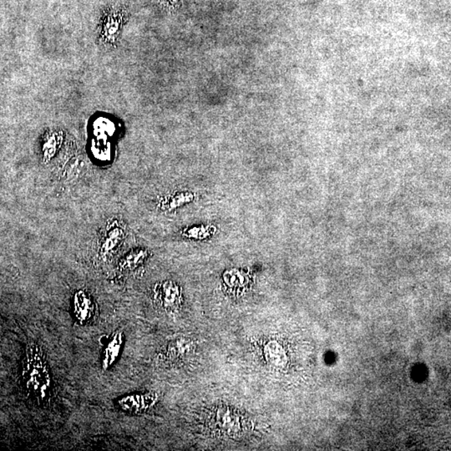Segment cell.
Listing matches in <instances>:
<instances>
[{
	"mask_svg": "<svg viewBox=\"0 0 451 451\" xmlns=\"http://www.w3.org/2000/svg\"><path fill=\"white\" fill-rule=\"evenodd\" d=\"M21 377L27 397L39 406H48L53 395L52 376L45 351L36 342L27 344Z\"/></svg>",
	"mask_w": 451,
	"mask_h": 451,
	"instance_id": "obj_1",
	"label": "cell"
},
{
	"mask_svg": "<svg viewBox=\"0 0 451 451\" xmlns=\"http://www.w3.org/2000/svg\"><path fill=\"white\" fill-rule=\"evenodd\" d=\"M129 17L130 12L123 3H113L105 8L98 26V44L105 49L117 48Z\"/></svg>",
	"mask_w": 451,
	"mask_h": 451,
	"instance_id": "obj_2",
	"label": "cell"
},
{
	"mask_svg": "<svg viewBox=\"0 0 451 451\" xmlns=\"http://www.w3.org/2000/svg\"><path fill=\"white\" fill-rule=\"evenodd\" d=\"M72 306L74 319L82 326L92 324L96 320L97 304L92 296L85 290L79 289L74 292Z\"/></svg>",
	"mask_w": 451,
	"mask_h": 451,
	"instance_id": "obj_3",
	"label": "cell"
},
{
	"mask_svg": "<svg viewBox=\"0 0 451 451\" xmlns=\"http://www.w3.org/2000/svg\"><path fill=\"white\" fill-rule=\"evenodd\" d=\"M154 299L165 311H178L182 302V289L174 281L160 282L154 289Z\"/></svg>",
	"mask_w": 451,
	"mask_h": 451,
	"instance_id": "obj_4",
	"label": "cell"
},
{
	"mask_svg": "<svg viewBox=\"0 0 451 451\" xmlns=\"http://www.w3.org/2000/svg\"><path fill=\"white\" fill-rule=\"evenodd\" d=\"M125 238V231L118 221L109 223L101 238L99 254L102 260L107 261L112 258L123 244Z\"/></svg>",
	"mask_w": 451,
	"mask_h": 451,
	"instance_id": "obj_5",
	"label": "cell"
},
{
	"mask_svg": "<svg viewBox=\"0 0 451 451\" xmlns=\"http://www.w3.org/2000/svg\"><path fill=\"white\" fill-rule=\"evenodd\" d=\"M155 401V395L151 393L131 394L118 399L116 406L124 413L140 415L150 409Z\"/></svg>",
	"mask_w": 451,
	"mask_h": 451,
	"instance_id": "obj_6",
	"label": "cell"
},
{
	"mask_svg": "<svg viewBox=\"0 0 451 451\" xmlns=\"http://www.w3.org/2000/svg\"><path fill=\"white\" fill-rule=\"evenodd\" d=\"M65 140V132L59 128L50 129L43 136L41 143V156L43 162H51L61 150Z\"/></svg>",
	"mask_w": 451,
	"mask_h": 451,
	"instance_id": "obj_7",
	"label": "cell"
},
{
	"mask_svg": "<svg viewBox=\"0 0 451 451\" xmlns=\"http://www.w3.org/2000/svg\"><path fill=\"white\" fill-rule=\"evenodd\" d=\"M125 343L123 332L116 331L112 333L111 339L103 350L101 357L102 370L107 371L116 363L120 355Z\"/></svg>",
	"mask_w": 451,
	"mask_h": 451,
	"instance_id": "obj_8",
	"label": "cell"
},
{
	"mask_svg": "<svg viewBox=\"0 0 451 451\" xmlns=\"http://www.w3.org/2000/svg\"><path fill=\"white\" fill-rule=\"evenodd\" d=\"M149 257L150 252L146 249L138 248L129 251L120 258L118 270L125 273L135 272L145 264Z\"/></svg>",
	"mask_w": 451,
	"mask_h": 451,
	"instance_id": "obj_9",
	"label": "cell"
},
{
	"mask_svg": "<svg viewBox=\"0 0 451 451\" xmlns=\"http://www.w3.org/2000/svg\"><path fill=\"white\" fill-rule=\"evenodd\" d=\"M193 198L190 191H178L160 200L159 207L164 211H174L191 202Z\"/></svg>",
	"mask_w": 451,
	"mask_h": 451,
	"instance_id": "obj_10",
	"label": "cell"
},
{
	"mask_svg": "<svg viewBox=\"0 0 451 451\" xmlns=\"http://www.w3.org/2000/svg\"><path fill=\"white\" fill-rule=\"evenodd\" d=\"M191 350V343L186 339H178L168 344L167 347L166 358L170 362H178V360L185 358Z\"/></svg>",
	"mask_w": 451,
	"mask_h": 451,
	"instance_id": "obj_11",
	"label": "cell"
},
{
	"mask_svg": "<svg viewBox=\"0 0 451 451\" xmlns=\"http://www.w3.org/2000/svg\"><path fill=\"white\" fill-rule=\"evenodd\" d=\"M213 227H192L182 231V234L187 238L201 239L211 236L214 231Z\"/></svg>",
	"mask_w": 451,
	"mask_h": 451,
	"instance_id": "obj_12",
	"label": "cell"
},
{
	"mask_svg": "<svg viewBox=\"0 0 451 451\" xmlns=\"http://www.w3.org/2000/svg\"><path fill=\"white\" fill-rule=\"evenodd\" d=\"M225 280L227 284L233 288H242L248 284V277L244 273L238 272V271H231L226 273Z\"/></svg>",
	"mask_w": 451,
	"mask_h": 451,
	"instance_id": "obj_13",
	"label": "cell"
},
{
	"mask_svg": "<svg viewBox=\"0 0 451 451\" xmlns=\"http://www.w3.org/2000/svg\"><path fill=\"white\" fill-rule=\"evenodd\" d=\"M94 129L98 136L104 135L105 136H112L115 131V127H114L113 123H109L108 120H105V125H102V121H96L95 125H94Z\"/></svg>",
	"mask_w": 451,
	"mask_h": 451,
	"instance_id": "obj_14",
	"label": "cell"
},
{
	"mask_svg": "<svg viewBox=\"0 0 451 451\" xmlns=\"http://www.w3.org/2000/svg\"><path fill=\"white\" fill-rule=\"evenodd\" d=\"M158 1L165 10L174 13L182 6L184 0H158Z\"/></svg>",
	"mask_w": 451,
	"mask_h": 451,
	"instance_id": "obj_15",
	"label": "cell"
}]
</instances>
